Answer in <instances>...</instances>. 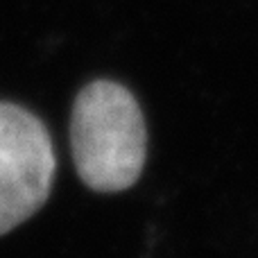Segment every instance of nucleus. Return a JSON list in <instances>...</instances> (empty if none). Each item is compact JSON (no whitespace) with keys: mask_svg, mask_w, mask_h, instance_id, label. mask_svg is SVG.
Here are the masks:
<instances>
[{"mask_svg":"<svg viewBox=\"0 0 258 258\" xmlns=\"http://www.w3.org/2000/svg\"><path fill=\"white\" fill-rule=\"evenodd\" d=\"M71 147L77 174L91 190L132 188L147 156L145 118L136 98L109 80L86 84L73 104Z\"/></svg>","mask_w":258,"mask_h":258,"instance_id":"obj_1","label":"nucleus"},{"mask_svg":"<svg viewBox=\"0 0 258 258\" xmlns=\"http://www.w3.org/2000/svg\"><path fill=\"white\" fill-rule=\"evenodd\" d=\"M54 147L32 111L0 102V236L45 204L54 181Z\"/></svg>","mask_w":258,"mask_h":258,"instance_id":"obj_2","label":"nucleus"}]
</instances>
